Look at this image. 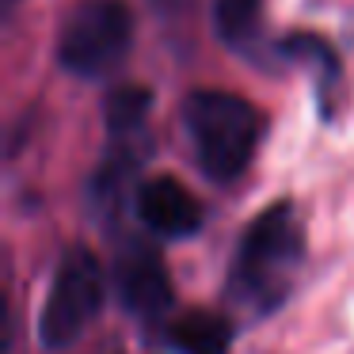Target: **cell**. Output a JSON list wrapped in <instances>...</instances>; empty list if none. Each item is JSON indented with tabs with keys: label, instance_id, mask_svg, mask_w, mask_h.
Masks as SVG:
<instances>
[{
	"label": "cell",
	"instance_id": "9c48e42d",
	"mask_svg": "<svg viewBox=\"0 0 354 354\" xmlns=\"http://www.w3.org/2000/svg\"><path fill=\"white\" fill-rule=\"evenodd\" d=\"M149 107H153V92L149 88H141V84L115 88L107 95V103H103L111 138H133V133H141V126L149 118Z\"/></svg>",
	"mask_w": 354,
	"mask_h": 354
},
{
	"label": "cell",
	"instance_id": "8992f818",
	"mask_svg": "<svg viewBox=\"0 0 354 354\" xmlns=\"http://www.w3.org/2000/svg\"><path fill=\"white\" fill-rule=\"evenodd\" d=\"M133 209H138V221L145 225L149 232L168 236V240L194 236V232L202 229V221H206L202 202L171 176L145 179V183L133 191Z\"/></svg>",
	"mask_w": 354,
	"mask_h": 354
},
{
	"label": "cell",
	"instance_id": "7a4b0ae2",
	"mask_svg": "<svg viewBox=\"0 0 354 354\" xmlns=\"http://www.w3.org/2000/svg\"><path fill=\"white\" fill-rule=\"evenodd\" d=\"M183 126L191 133L198 168L214 183H232L248 171L263 141V115L255 103L232 92H191L183 103Z\"/></svg>",
	"mask_w": 354,
	"mask_h": 354
},
{
	"label": "cell",
	"instance_id": "ba28073f",
	"mask_svg": "<svg viewBox=\"0 0 354 354\" xmlns=\"http://www.w3.org/2000/svg\"><path fill=\"white\" fill-rule=\"evenodd\" d=\"M214 27L229 50L255 57L263 42V0H217Z\"/></svg>",
	"mask_w": 354,
	"mask_h": 354
},
{
	"label": "cell",
	"instance_id": "30bf717a",
	"mask_svg": "<svg viewBox=\"0 0 354 354\" xmlns=\"http://www.w3.org/2000/svg\"><path fill=\"white\" fill-rule=\"evenodd\" d=\"M282 54H290L297 65H308V69L320 77V88H328L331 80L339 77V62L331 54L328 42H320L316 35H293V39L282 42Z\"/></svg>",
	"mask_w": 354,
	"mask_h": 354
},
{
	"label": "cell",
	"instance_id": "8fae6325",
	"mask_svg": "<svg viewBox=\"0 0 354 354\" xmlns=\"http://www.w3.org/2000/svg\"><path fill=\"white\" fill-rule=\"evenodd\" d=\"M4 4H12V0H4Z\"/></svg>",
	"mask_w": 354,
	"mask_h": 354
},
{
	"label": "cell",
	"instance_id": "6da1fadb",
	"mask_svg": "<svg viewBox=\"0 0 354 354\" xmlns=\"http://www.w3.org/2000/svg\"><path fill=\"white\" fill-rule=\"evenodd\" d=\"M305 263V229L290 202L267 206L244 229L229 267V297L255 316H267L290 297Z\"/></svg>",
	"mask_w": 354,
	"mask_h": 354
},
{
	"label": "cell",
	"instance_id": "5b68a950",
	"mask_svg": "<svg viewBox=\"0 0 354 354\" xmlns=\"http://www.w3.org/2000/svg\"><path fill=\"white\" fill-rule=\"evenodd\" d=\"M111 282H115V297L133 320L141 324H156L168 316L171 301H176V290H171V274L164 267L160 252L141 240L126 244L115 259V270H111Z\"/></svg>",
	"mask_w": 354,
	"mask_h": 354
},
{
	"label": "cell",
	"instance_id": "277c9868",
	"mask_svg": "<svg viewBox=\"0 0 354 354\" xmlns=\"http://www.w3.org/2000/svg\"><path fill=\"white\" fill-rule=\"evenodd\" d=\"M133 46V12L122 0H80L69 12L57 42V62L73 77H107Z\"/></svg>",
	"mask_w": 354,
	"mask_h": 354
},
{
	"label": "cell",
	"instance_id": "52a82bcc",
	"mask_svg": "<svg viewBox=\"0 0 354 354\" xmlns=\"http://www.w3.org/2000/svg\"><path fill=\"white\" fill-rule=\"evenodd\" d=\"M164 343L179 354H232V324L209 308H187L168 324Z\"/></svg>",
	"mask_w": 354,
	"mask_h": 354
},
{
	"label": "cell",
	"instance_id": "3957f363",
	"mask_svg": "<svg viewBox=\"0 0 354 354\" xmlns=\"http://www.w3.org/2000/svg\"><path fill=\"white\" fill-rule=\"evenodd\" d=\"M107 278L88 248H69L54 267L46 301L39 313V343L46 351H69L100 316Z\"/></svg>",
	"mask_w": 354,
	"mask_h": 354
}]
</instances>
